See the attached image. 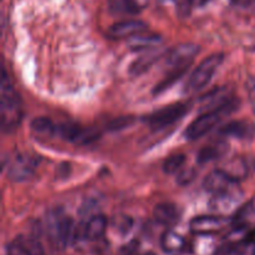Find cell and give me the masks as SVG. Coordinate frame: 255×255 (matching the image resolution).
Here are the masks:
<instances>
[{
	"instance_id": "f1b7e54d",
	"label": "cell",
	"mask_w": 255,
	"mask_h": 255,
	"mask_svg": "<svg viewBox=\"0 0 255 255\" xmlns=\"http://www.w3.org/2000/svg\"><path fill=\"white\" fill-rule=\"evenodd\" d=\"M133 122H134V119L132 116L116 117V119L111 120V121L106 125V128L111 132L121 131V129L127 128L128 126L133 125Z\"/></svg>"
},
{
	"instance_id": "44dd1931",
	"label": "cell",
	"mask_w": 255,
	"mask_h": 255,
	"mask_svg": "<svg viewBox=\"0 0 255 255\" xmlns=\"http://www.w3.org/2000/svg\"><path fill=\"white\" fill-rule=\"evenodd\" d=\"M109 7L114 14H138L143 6L137 0H109Z\"/></svg>"
},
{
	"instance_id": "3957f363",
	"label": "cell",
	"mask_w": 255,
	"mask_h": 255,
	"mask_svg": "<svg viewBox=\"0 0 255 255\" xmlns=\"http://www.w3.org/2000/svg\"><path fill=\"white\" fill-rule=\"evenodd\" d=\"M224 60V55L222 52H217V54H212L207 56L196 69L192 71L189 75L188 80H187L186 85H184V91L193 92L198 91V90L203 89L204 86L209 84L212 77L219 69Z\"/></svg>"
},
{
	"instance_id": "ffe728a7",
	"label": "cell",
	"mask_w": 255,
	"mask_h": 255,
	"mask_svg": "<svg viewBox=\"0 0 255 255\" xmlns=\"http://www.w3.org/2000/svg\"><path fill=\"white\" fill-rule=\"evenodd\" d=\"M162 42V37L157 34H139L137 36L132 37L128 41L129 49L133 51H149L158 47Z\"/></svg>"
},
{
	"instance_id": "d590c367",
	"label": "cell",
	"mask_w": 255,
	"mask_h": 255,
	"mask_svg": "<svg viewBox=\"0 0 255 255\" xmlns=\"http://www.w3.org/2000/svg\"><path fill=\"white\" fill-rule=\"evenodd\" d=\"M137 1H138L139 2V4H141L142 5V6H146V2H147V0H137Z\"/></svg>"
},
{
	"instance_id": "cb8c5ba5",
	"label": "cell",
	"mask_w": 255,
	"mask_h": 255,
	"mask_svg": "<svg viewBox=\"0 0 255 255\" xmlns=\"http://www.w3.org/2000/svg\"><path fill=\"white\" fill-rule=\"evenodd\" d=\"M17 246L26 255H45L41 243L36 238L30 236H19L14 239Z\"/></svg>"
},
{
	"instance_id": "4fadbf2b",
	"label": "cell",
	"mask_w": 255,
	"mask_h": 255,
	"mask_svg": "<svg viewBox=\"0 0 255 255\" xmlns=\"http://www.w3.org/2000/svg\"><path fill=\"white\" fill-rule=\"evenodd\" d=\"M109 219L104 214H95L82 227V237L87 241H99L106 233Z\"/></svg>"
},
{
	"instance_id": "e0dca14e",
	"label": "cell",
	"mask_w": 255,
	"mask_h": 255,
	"mask_svg": "<svg viewBox=\"0 0 255 255\" xmlns=\"http://www.w3.org/2000/svg\"><path fill=\"white\" fill-rule=\"evenodd\" d=\"M228 151V144L224 141H217L211 144L204 146L197 154V162L198 164H207L209 162L217 161L222 158Z\"/></svg>"
},
{
	"instance_id": "9c48e42d",
	"label": "cell",
	"mask_w": 255,
	"mask_h": 255,
	"mask_svg": "<svg viewBox=\"0 0 255 255\" xmlns=\"http://www.w3.org/2000/svg\"><path fill=\"white\" fill-rule=\"evenodd\" d=\"M201 47L192 42L177 45L166 56V64L169 69H179V67H189L194 57L198 55Z\"/></svg>"
},
{
	"instance_id": "8d00e7d4",
	"label": "cell",
	"mask_w": 255,
	"mask_h": 255,
	"mask_svg": "<svg viewBox=\"0 0 255 255\" xmlns=\"http://www.w3.org/2000/svg\"><path fill=\"white\" fill-rule=\"evenodd\" d=\"M143 255H156L154 253H146V254H143Z\"/></svg>"
},
{
	"instance_id": "e575fe53",
	"label": "cell",
	"mask_w": 255,
	"mask_h": 255,
	"mask_svg": "<svg viewBox=\"0 0 255 255\" xmlns=\"http://www.w3.org/2000/svg\"><path fill=\"white\" fill-rule=\"evenodd\" d=\"M246 238L248 239V241H251L252 243H254V244H255V227H254L253 229H252L251 232H249L248 234H247Z\"/></svg>"
},
{
	"instance_id": "ba28073f",
	"label": "cell",
	"mask_w": 255,
	"mask_h": 255,
	"mask_svg": "<svg viewBox=\"0 0 255 255\" xmlns=\"http://www.w3.org/2000/svg\"><path fill=\"white\" fill-rule=\"evenodd\" d=\"M37 166H39L37 157L31 154H17L9 163L7 177L14 182L27 181L31 178Z\"/></svg>"
},
{
	"instance_id": "484cf974",
	"label": "cell",
	"mask_w": 255,
	"mask_h": 255,
	"mask_svg": "<svg viewBox=\"0 0 255 255\" xmlns=\"http://www.w3.org/2000/svg\"><path fill=\"white\" fill-rule=\"evenodd\" d=\"M188 69H189V67H179V69H172L171 72H169V74L167 75V76L164 77V79L162 80L161 82H158V84L154 86L153 94L154 95L163 94V92L167 91L169 87L173 86V85L176 84L178 80H181Z\"/></svg>"
},
{
	"instance_id": "ac0fdd59",
	"label": "cell",
	"mask_w": 255,
	"mask_h": 255,
	"mask_svg": "<svg viewBox=\"0 0 255 255\" xmlns=\"http://www.w3.org/2000/svg\"><path fill=\"white\" fill-rule=\"evenodd\" d=\"M163 52L159 51L158 49L149 50V51H144V54H142L141 56L137 60H134L133 62L129 66V74L132 76H138L142 75L143 72H146L154 62L158 59H161L163 56Z\"/></svg>"
},
{
	"instance_id": "603a6c76",
	"label": "cell",
	"mask_w": 255,
	"mask_h": 255,
	"mask_svg": "<svg viewBox=\"0 0 255 255\" xmlns=\"http://www.w3.org/2000/svg\"><path fill=\"white\" fill-rule=\"evenodd\" d=\"M221 169L237 182L246 178L247 174H248V167H247L246 162L242 158H234L232 161L227 162Z\"/></svg>"
},
{
	"instance_id": "30bf717a",
	"label": "cell",
	"mask_w": 255,
	"mask_h": 255,
	"mask_svg": "<svg viewBox=\"0 0 255 255\" xmlns=\"http://www.w3.org/2000/svg\"><path fill=\"white\" fill-rule=\"evenodd\" d=\"M148 26L142 20H122V21L115 22L114 25L107 30V36L112 40H124L132 39L139 34H143L147 31Z\"/></svg>"
},
{
	"instance_id": "277c9868",
	"label": "cell",
	"mask_w": 255,
	"mask_h": 255,
	"mask_svg": "<svg viewBox=\"0 0 255 255\" xmlns=\"http://www.w3.org/2000/svg\"><path fill=\"white\" fill-rule=\"evenodd\" d=\"M189 111V105L184 102H176V104L167 105L162 109L153 111L152 114L143 117V121L149 128L162 129L164 127H168L171 125L176 124L177 121L184 117L187 112Z\"/></svg>"
},
{
	"instance_id": "5b68a950",
	"label": "cell",
	"mask_w": 255,
	"mask_h": 255,
	"mask_svg": "<svg viewBox=\"0 0 255 255\" xmlns=\"http://www.w3.org/2000/svg\"><path fill=\"white\" fill-rule=\"evenodd\" d=\"M238 183L239 182L234 181L226 172L218 168L207 174L203 181V188L214 197L224 196V194L239 193L241 189H239Z\"/></svg>"
},
{
	"instance_id": "d6986e66",
	"label": "cell",
	"mask_w": 255,
	"mask_h": 255,
	"mask_svg": "<svg viewBox=\"0 0 255 255\" xmlns=\"http://www.w3.org/2000/svg\"><path fill=\"white\" fill-rule=\"evenodd\" d=\"M161 247L166 253L179 254L183 253L188 248V243L181 234L173 231H167L161 237Z\"/></svg>"
},
{
	"instance_id": "5bb4252c",
	"label": "cell",
	"mask_w": 255,
	"mask_h": 255,
	"mask_svg": "<svg viewBox=\"0 0 255 255\" xmlns=\"http://www.w3.org/2000/svg\"><path fill=\"white\" fill-rule=\"evenodd\" d=\"M153 218L163 226H173L181 219V211L174 203H159L153 209Z\"/></svg>"
},
{
	"instance_id": "f546056e",
	"label": "cell",
	"mask_w": 255,
	"mask_h": 255,
	"mask_svg": "<svg viewBox=\"0 0 255 255\" xmlns=\"http://www.w3.org/2000/svg\"><path fill=\"white\" fill-rule=\"evenodd\" d=\"M197 174H198V172H197V169L193 168V167H189V168H183L181 172H179V173H177L176 181L179 186H182V187L188 186V184H191L192 182L197 178Z\"/></svg>"
},
{
	"instance_id": "1f68e13d",
	"label": "cell",
	"mask_w": 255,
	"mask_h": 255,
	"mask_svg": "<svg viewBox=\"0 0 255 255\" xmlns=\"http://www.w3.org/2000/svg\"><path fill=\"white\" fill-rule=\"evenodd\" d=\"M115 227H116L121 233H127L128 231H131L132 221L128 217H119V218H116V221H115Z\"/></svg>"
},
{
	"instance_id": "7c38bea8",
	"label": "cell",
	"mask_w": 255,
	"mask_h": 255,
	"mask_svg": "<svg viewBox=\"0 0 255 255\" xmlns=\"http://www.w3.org/2000/svg\"><path fill=\"white\" fill-rule=\"evenodd\" d=\"M255 134V127L248 121H232L218 129V136L223 138L234 137L237 139H252Z\"/></svg>"
},
{
	"instance_id": "2e32d148",
	"label": "cell",
	"mask_w": 255,
	"mask_h": 255,
	"mask_svg": "<svg viewBox=\"0 0 255 255\" xmlns=\"http://www.w3.org/2000/svg\"><path fill=\"white\" fill-rule=\"evenodd\" d=\"M214 255H255V244L247 238L227 242L217 249Z\"/></svg>"
},
{
	"instance_id": "9a60e30c",
	"label": "cell",
	"mask_w": 255,
	"mask_h": 255,
	"mask_svg": "<svg viewBox=\"0 0 255 255\" xmlns=\"http://www.w3.org/2000/svg\"><path fill=\"white\" fill-rule=\"evenodd\" d=\"M232 99L233 97H231V92L227 89L221 87V89H216L204 95L201 99V106L204 112H208L209 109H212L211 111H214V110L221 109L224 105L228 104Z\"/></svg>"
},
{
	"instance_id": "836d02e7",
	"label": "cell",
	"mask_w": 255,
	"mask_h": 255,
	"mask_svg": "<svg viewBox=\"0 0 255 255\" xmlns=\"http://www.w3.org/2000/svg\"><path fill=\"white\" fill-rule=\"evenodd\" d=\"M254 1L255 0H231L232 4L236 5V6H242V7L251 6Z\"/></svg>"
},
{
	"instance_id": "4dcf8cb0",
	"label": "cell",
	"mask_w": 255,
	"mask_h": 255,
	"mask_svg": "<svg viewBox=\"0 0 255 255\" xmlns=\"http://www.w3.org/2000/svg\"><path fill=\"white\" fill-rule=\"evenodd\" d=\"M177 12L181 17H186L191 14L192 7L196 5V0H173Z\"/></svg>"
},
{
	"instance_id": "7a4b0ae2",
	"label": "cell",
	"mask_w": 255,
	"mask_h": 255,
	"mask_svg": "<svg viewBox=\"0 0 255 255\" xmlns=\"http://www.w3.org/2000/svg\"><path fill=\"white\" fill-rule=\"evenodd\" d=\"M237 107H238V101L236 99H232L228 104H226L221 109L203 112L188 125V127L184 131V138L188 139V141H196V139L206 136L208 132L216 128L217 125L223 120V117L228 116L232 112L236 111Z\"/></svg>"
},
{
	"instance_id": "4316f807",
	"label": "cell",
	"mask_w": 255,
	"mask_h": 255,
	"mask_svg": "<svg viewBox=\"0 0 255 255\" xmlns=\"http://www.w3.org/2000/svg\"><path fill=\"white\" fill-rule=\"evenodd\" d=\"M184 164H186V156L182 153H176L167 157L162 168H163L164 173L177 174L184 168Z\"/></svg>"
},
{
	"instance_id": "7402d4cb",
	"label": "cell",
	"mask_w": 255,
	"mask_h": 255,
	"mask_svg": "<svg viewBox=\"0 0 255 255\" xmlns=\"http://www.w3.org/2000/svg\"><path fill=\"white\" fill-rule=\"evenodd\" d=\"M30 128L37 136H54L57 133V126L47 117H36L30 122Z\"/></svg>"
},
{
	"instance_id": "d6a6232c",
	"label": "cell",
	"mask_w": 255,
	"mask_h": 255,
	"mask_svg": "<svg viewBox=\"0 0 255 255\" xmlns=\"http://www.w3.org/2000/svg\"><path fill=\"white\" fill-rule=\"evenodd\" d=\"M139 244L137 241H131L129 243H127L126 246L122 247L120 249L119 255H136L137 252H138Z\"/></svg>"
},
{
	"instance_id": "74e56055",
	"label": "cell",
	"mask_w": 255,
	"mask_h": 255,
	"mask_svg": "<svg viewBox=\"0 0 255 255\" xmlns=\"http://www.w3.org/2000/svg\"><path fill=\"white\" fill-rule=\"evenodd\" d=\"M158 1H161V2H166L167 0H158Z\"/></svg>"
},
{
	"instance_id": "8fae6325",
	"label": "cell",
	"mask_w": 255,
	"mask_h": 255,
	"mask_svg": "<svg viewBox=\"0 0 255 255\" xmlns=\"http://www.w3.org/2000/svg\"><path fill=\"white\" fill-rule=\"evenodd\" d=\"M255 226V197L242 204L232 217V228L237 232H246Z\"/></svg>"
},
{
	"instance_id": "d4e9b609",
	"label": "cell",
	"mask_w": 255,
	"mask_h": 255,
	"mask_svg": "<svg viewBox=\"0 0 255 255\" xmlns=\"http://www.w3.org/2000/svg\"><path fill=\"white\" fill-rule=\"evenodd\" d=\"M82 129H84V127L76 122H64V124L57 126V134L65 141L76 144V141L81 134Z\"/></svg>"
},
{
	"instance_id": "6da1fadb",
	"label": "cell",
	"mask_w": 255,
	"mask_h": 255,
	"mask_svg": "<svg viewBox=\"0 0 255 255\" xmlns=\"http://www.w3.org/2000/svg\"><path fill=\"white\" fill-rule=\"evenodd\" d=\"M0 119L1 128L4 132H12L21 124L22 102L21 97L17 94L11 81L6 76V71L2 70L1 77V94H0Z\"/></svg>"
},
{
	"instance_id": "8992f818",
	"label": "cell",
	"mask_w": 255,
	"mask_h": 255,
	"mask_svg": "<svg viewBox=\"0 0 255 255\" xmlns=\"http://www.w3.org/2000/svg\"><path fill=\"white\" fill-rule=\"evenodd\" d=\"M232 228V219L222 216H198L189 222V229L196 236H212L226 229Z\"/></svg>"
},
{
	"instance_id": "52a82bcc",
	"label": "cell",
	"mask_w": 255,
	"mask_h": 255,
	"mask_svg": "<svg viewBox=\"0 0 255 255\" xmlns=\"http://www.w3.org/2000/svg\"><path fill=\"white\" fill-rule=\"evenodd\" d=\"M50 232L57 246L65 248L77 239V228L67 216H56L50 221Z\"/></svg>"
},
{
	"instance_id": "83f0119b",
	"label": "cell",
	"mask_w": 255,
	"mask_h": 255,
	"mask_svg": "<svg viewBox=\"0 0 255 255\" xmlns=\"http://www.w3.org/2000/svg\"><path fill=\"white\" fill-rule=\"evenodd\" d=\"M100 136H101L100 131H97L94 127H84L81 134L76 141V146H89V144L96 142Z\"/></svg>"
}]
</instances>
